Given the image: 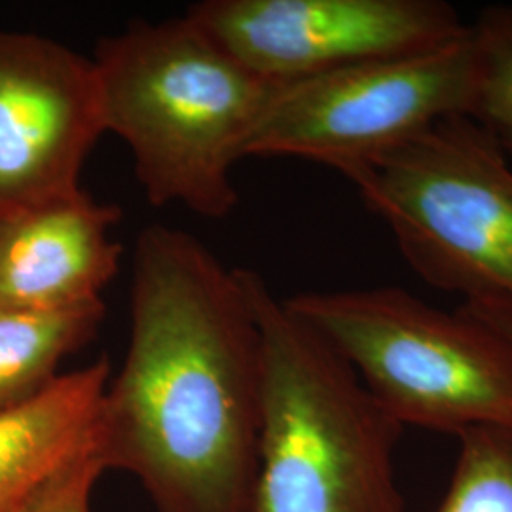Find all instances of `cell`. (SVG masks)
<instances>
[{
    "instance_id": "1",
    "label": "cell",
    "mask_w": 512,
    "mask_h": 512,
    "mask_svg": "<svg viewBox=\"0 0 512 512\" xmlns=\"http://www.w3.org/2000/svg\"><path fill=\"white\" fill-rule=\"evenodd\" d=\"M262 344L238 268L154 224L133 253L128 351L95 433L105 473L133 476L156 512H251Z\"/></svg>"
},
{
    "instance_id": "2",
    "label": "cell",
    "mask_w": 512,
    "mask_h": 512,
    "mask_svg": "<svg viewBox=\"0 0 512 512\" xmlns=\"http://www.w3.org/2000/svg\"><path fill=\"white\" fill-rule=\"evenodd\" d=\"M107 133L131 152L154 207L226 219L232 171L277 84L241 65L188 16L133 21L92 55Z\"/></svg>"
},
{
    "instance_id": "3",
    "label": "cell",
    "mask_w": 512,
    "mask_h": 512,
    "mask_svg": "<svg viewBox=\"0 0 512 512\" xmlns=\"http://www.w3.org/2000/svg\"><path fill=\"white\" fill-rule=\"evenodd\" d=\"M262 344V421L251 512H404L403 425L348 361L238 268Z\"/></svg>"
},
{
    "instance_id": "4",
    "label": "cell",
    "mask_w": 512,
    "mask_h": 512,
    "mask_svg": "<svg viewBox=\"0 0 512 512\" xmlns=\"http://www.w3.org/2000/svg\"><path fill=\"white\" fill-rule=\"evenodd\" d=\"M401 425L459 437L512 427V344L463 308L450 313L395 287L285 298Z\"/></svg>"
},
{
    "instance_id": "5",
    "label": "cell",
    "mask_w": 512,
    "mask_h": 512,
    "mask_svg": "<svg viewBox=\"0 0 512 512\" xmlns=\"http://www.w3.org/2000/svg\"><path fill=\"white\" fill-rule=\"evenodd\" d=\"M344 177L429 285L512 313V164L469 116Z\"/></svg>"
},
{
    "instance_id": "6",
    "label": "cell",
    "mask_w": 512,
    "mask_h": 512,
    "mask_svg": "<svg viewBox=\"0 0 512 512\" xmlns=\"http://www.w3.org/2000/svg\"><path fill=\"white\" fill-rule=\"evenodd\" d=\"M473 92L467 25L463 35L425 52L279 84L251 131L245 158H300L346 175L446 118L469 116Z\"/></svg>"
},
{
    "instance_id": "7",
    "label": "cell",
    "mask_w": 512,
    "mask_h": 512,
    "mask_svg": "<svg viewBox=\"0 0 512 512\" xmlns=\"http://www.w3.org/2000/svg\"><path fill=\"white\" fill-rule=\"evenodd\" d=\"M184 16L277 86L425 52L469 25L440 0H202Z\"/></svg>"
},
{
    "instance_id": "8",
    "label": "cell",
    "mask_w": 512,
    "mask_h": 512,
    "mask_svg": "<svg viewBox=\"0 0 512 512\" xmlns=\"http://www.w3.org/2000/svg\"><path fill=\"white\" fill-rule=\"evenodd\" d=\"M105 133L92 57L0 31V217L82 192V169Z\"/></svg>"
},
{
    "instance_id": "9",
    "label": "cell",
    "mask_w": 512,
    "mask_h": 512,
    "mask_svg": "<svg viewBox=\"0 0 512 512\" xmlns=\"http://www.w3.org/2000/svg\"><path fill=\"white\" fill-rule=\"evenodd\" d=\"M114 203L76 196L0 217V308L69 310L103 300L122 245Z\"/></svg>"
},
{
    "instance_id": "10",
    "label": "cell",
    "mask_w": 512,
    "mask_h": 512,
    "mask_svg": "<svg viewBox=\"0 0 512 512\" xmlns=\"http://www.w3.org/2000/svg\"><path fill=\"white\" fill-rule=\"evenodd\" d=\"M112 368L107 355L63 372L27 403L0 412V512L35 492L67 463L95 450Z\"/></svg>"
},
{
    "instance_id": "11",
    "label": "cell",
    "mask_w": 512,
    "mask_h": 512,
    "mask_svg": "<svg viewBox=\"0 0 512 512\" xmlns=\"http://www.w3.org/2000/svg\"><path fill=\"white\" fill-rule=\"evenodd\" d=\"M105 302L69 310L0 308V412L31 401L63 374L103 325Z\"/></svg>"
},
{
    "instance_id": "12",
    "label": "cell",
    "mask_w": 512,
    "mask_h": 512,
    "mask_svg": "<svg viewBox=\"0 0 512 512\" xmlns=\"http://www.w3.org/2000/svg\"><path fill=\"white\" fill-rule=\"evenodd\" d=\"M475 92L469 118L512 164V6L484 8L469 23Z\"/></svg>"
},
{
    "instance_id": "13",
    "label": "cell",
    "mask_w": 512,
    "mask_h": 512,
    "mask_svg": "<svg viewBox=\"0 0 512 512\" xmlns=\"http://www.w3.org/2000/svg\"><path fill=\"white\" fill-rule=\"evenodd\" d=\"M459 456L439 512H512V427L458 437Z\"/></svg>"
},
{
    "instance_id": "14",
    "label": "cell",
    "mask_w": 512,
    "mask_h": 512,
    "mask_svg": "<svg viewBox=\"0 0 512 512\" xmlns=\"http://www.w3.org/2000/svg\"><path fill=\"white\" fill-rule=\"evenodd\" d=\"M105 475L95 450L67 463L4 512H92V494Z\"/></svg>"
},
{
    "instance_id": "15",
    "label": "cell",
    "mask_w": 512,
    "mask_h": 512,
    "mask_svg": "<svg viewBox=\"0 0 512 512\" xmlns=\"http://www.w3.org/2000/svg\"><path fill=\"white\" fill-rule=\"evenodd\" d=\"M463 310L473 313L480 321H484L488 327L501 332L512 344V313L494 308H480V306H461Z\"/></svg>"
}]
</instances>
